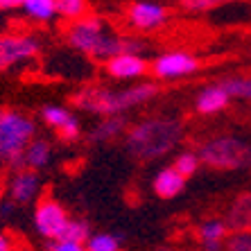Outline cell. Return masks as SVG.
<instances>
[{"instance_id":"obj_14","label":"cell","mask_w":251,"mask_h":251,"mask_svg":"<svg viewBox=\"0 0 251 251\" xmlns=\"http://www.w3.org/2000/svg\"><path fill=\"white\" fill-rule=\"evenodd\" d=\"M52 158V147L48 140H41L36 138L32 140L23 152V168H29V170H43Z\"/></svg>"},{"instance_id":"obj_13","label":"cell","mask_w":251,"mask_h":251,"mask_svg":"<svg viewBox=\"0 0 251 251\" xmlns=\"http://www.w3.org/2000/svg\"><path fill=\"white\" fill-rule=\"evenodd\" d=\"M152 188L161 199H172V197L183 193V188H186V176H183L175 165H172V168H163L156 176H154Z\"/></svg>"},{"instance_id":"obj_23","label":"cell","mask_w":251,"mask_h":251,"mask_svg":"<svg viewBox=\"0 0 251 251\" xmlns=\"http://www.w3.org/2000/svg\"><path fill=\"white\" fill-rule=\"evenodd\" d=\"M176 2H179V5H181L186 12L201 14V12L217 9V7H226V5H231L233 0H176Z\"/></svg>"},{"instance_id":"obj_33","label":"cell","mask_w":251,"mask_h":251,"mask_svg":"<svg viewBox=\"0 0 251 251\" xmlns=\"http://www.w3.org/2000/svg\"><path fill=\"white\" fill-rule=\"evenodd\" d=\"M249 251H251V249H249Z\"/></svg>"},{"instance_id":"obj_6","label":"cell","mask_w":251,"mask_h":251,"mask_svg":"<svg viewBox=\"0 0 251 251\" xmlns=\"http://www.w3.org/2000/svg\"><path fill=\"white\" fill-rule=\"evenodd\" d=\"M199 70V59L186 50H170V52L158 54L152 61V73L158 79L172 82V79H183Z\"/></svg>"},{"instance_id":"obj_22","label":"cell","mask_w":251,"mask_h":251,"mask_svg":"<svg viewBox=\"0 0 251 251\" xmlns=\"http://www.w3.org/2000/svg\"><path fill=\"white\" fill-rule=\"evenodd\" d=\"M88 235H91V228H88V224L84 222V220H70L66 222V226L61 228V233H59V238L61 240H75V242H86Z\"/></svg>"},{"instance_id":"obj_12","label":"cell","mask_w":251,"mask_h":251,"mask_svg":"<svg viewBox=\"0 0 251 251\" xmlns=\"http://www.w3.org/2000/svg\"><path fill=\"white\" fill-rule=\"evenodd\" d=\"M228 102H231V95H228V91L220 82V84H210V86L199 91L197 100H195V109L201 116H215V113L226 109Z\"/></svg>"},{"instance_id":"obj_25","label":"cell","mask_w":251,"mask_h":251,"mask_svg":"<svg viewBox=\"0 0 251 251\" xmlns=\"http://www.w3.org/2000/svg\"><path fill=\"white\" fill-rule=\"evenodd\" d=\"M199 163H201V161H199V154H195V152H181L179 156L175 158V163H172V165H175V168L188 179V176H193L195 172L199 170Z\"/></svg>"},{"instance_id":"obj_19","label":"cell","mask_w":251,"mask_h":251,"mask_svg":"<svg viewBox=\"0 0 251 251\" xmlns=\"http://www.w3.org/2000/svg\"><path fill=\"white\" fill-rule=\"evenodd\" d=\"M222 86L228 91V95L235 100H247L251 102V75H235L224 79Z\"/></svg>"},{"instance_id":"obj_27","label":"cell","mask_w":251,"mask_h":251,"mask_svg":"<svg viewBox=\"0 0 251 251\" xmlns=\"http://www.w3.org/2000/svg\"><path fill=\"white\" fill-rule=\"evenodd\" d=\"M57 131H59V136H61L64 140L73 143V140H77V138H79V134H82V125H79V120H77L75 116H70L68 120H66V123L57 129Z\"/></svg>"},{"instance_id":"obj_18","label":"cell","mask_w":251,"mask_h":251,"mask_svg":"<svg viewBox=\"0 0 251 251\" xmlns=\"http://www.w3.org/2000/svg\"><path fill=\"white\" fill-rule=\"evenodd\" d=\"M54 9H57V16L66 21H77L88 14V2L86 0H54Z\"/></svg>"},{"instance_id":"obj_10","label":"cell","mask_w":251,"mask_h":251,"mask_svg":"<svg viewBox=\"0 0 251 251\" xmlns=\"http://www.w3.org/2000/svg\"><path fill=\"white\" fill-rule=\"evenodd\" d=\"M150 64L140 52H120L116 57H109L104 61V73L118 82H131V79H140L147 73Z\"/></svg>"},{"instance_id":"obj_5","label":"cell","mask_w":251,"mask_h":251,"mask_svg":"<svg viewBox=\"0 0 251 251\" xmlns=\"http://www.w3.org/2000/svg\"><path fill=\"white\" fill-rule=\"evenodd\" d=\"M199 161L215 170H240L251 163V150L242 138L217 136L201 145Z\"/></svg>"},{"instance_id":"obj_8","label":"cell","mask_w":251,"mask_h":251,"mask_svg":"<svg viewBox=\"0 0 251 251\" xmlns=\"http://www.w3.org/2000/svg\"><path fill=\"white\" fill-rule=\"evenodd\" d=\"M170 21V9L165 5H158L152 0H138L131 2L127 9V23L140 32H152L163 27Z\"/></svg>"},{"instance_id":"obj_17","label":"cell","mask_w":251,"mask_h":251,"mask_svg":"<svg viewBox=\"0 0 251 251\" xmlns=\"http://www.w3.org/2000/svg\"><path fill=\"white\" fill-rule=\"evenodd\" d=\"M21 9L25 12V16H29L36 23H48L57 16L54 9V0H23Z\"/></svg>"},{"instance_id":"obj_2","label":"cell","mask_w":251,"mask_h":251,"mask_svg":"<svg viewBox=\"0 0 251 251\" xmlns=\"http://www.w3.org/2000/svg\"><path fill=\"white\" fill-rule=\"evenodd\" d=\"M158 95V86L154 82H138L134 86H127L123 91H113L104 86L82 88L73 98V104L82 111H91L98 116H113V113L127 111L154 100Z\"/></svg>"},{"instance_id":"obj_9","label":"cell","mask_w":251,"mask_h":251,"mask_svg":"<svg viewBox=\"0 0 251 251\" xmlns=\"http://www.w3.org/2000/svg\"><path fill=\"white\" fill-rule=\"evenodd\" d=\"M68 222V213L66 208L59 201L54 199H41L36 204V210H34V228L36 233L43 235L48 240H54L59 238L61 228L66 226Z\"/></svg>"},{"instance_id":"obj_26","label":"cell","mask_w":251,"mask_h":251,"mask_svg":"<svg viewBox=\"0 0 251 251\" xmlns=\"http://www.w3.org/2000/svg\"><path fill=\"white\" fill-rule=\"evenodd\" d=\"M228 251H249L251 249V231L249 228H238L226 238Z\"/></svg>"},{"instance_id":"obj_20","label":"cell","mask_w":251,"mask_h":251,"mask_svg":"<svg viewBox=\"0 0 251 251\" xmlns=\"http://www.w3.org/2000/svg\"><path fill=\"white\" fill-rule=\"evenodd\" d=\"M226 233H228V226L222 220H208V222H204L199 226V240L201 242H224Z\"/></svg>"},{"instance_id":"obj_7","label":"cell","mask_w":251,"mask_h":251,"mask_svg":"<svg viewBox=\"0 0 251 251\" xmlns=\"http://www.w3.org/2000/svg\"><path fill=\"white\" fill-rule=\"evenodd\" d=\"M41 50L39 39L32 34H5L0 36V70L34 59Z\"/></svg>"},{"instance_id":"obj_15","label":"cell","mask_w":251,"mask_h":251,"mask_svg":"<svg viewBox=\"0 0 251 251\" xmlns=\"http://www.w3.org/2000/svg\"><path fill=\"white\" fill-rule=\"evenodd\" d=\"M127 123H125V118L120 113H113V116H104V120L93 129V134H91V140L93 143H109V140L118 138V136L125 131Z\"/></svg>"},{"instance_id":"obj_21","label":"cell","mask_w":251,"mask_h":251,"mask_svg":"<svg viewBox=\"0 0 251 251\" xmlns=\"http://www.w3.org/2000/svg\"><path fill=\"white\" fill-rule=\"evenodd\" d=\"M84 245H86V251H120V240L113 233L88 235V240Z\"/></svg>"},{"instance_id":"obj_29","label":"cell","mask_w":251,"mask_h":251,"mask_svg":"<svg viewBox=\"0 0 251 251\" xmlns=\"http://www.w3.org/2000/svg\"><path fill=\"white\" fill-rule=\"evenodd\" d=\"M23 0H0V12H9V9H21Z\"/></svg>"},{"instance_id":"obj_30","label":"cell","mask_w":251,"mask_h":251,"mask_svg":"<svg viewBox=\"0 0 251 251\" xmlns=\"http://www.w3.org/2000/svg\"><path fill=\"white\" fill-rule=\"evenodd\" d=\"M14 208H16V204H14L12 199H5V201H0V215L9 217L14 213Z\"/></svg>"},{"instance_id":"obj_28","label":"cell","mask_w":251,"mask_h":251,"mask_svg":"<svg viewBox=\"0 0 251 251\" xmlns=\"http://www.w3.org/2000/svg\"><path fill=\"white\" fill-rule=\"evenodd\" d=\"M48 251H86V245H84V242H75V240L54 238L52 242L48 245Z\"/></svg>"},{"instance_id":"obj_4","label":"cell","mask_w":251,"mask_h":251,"mask_svg":"<svg viewBox=\"0 0 251 251\" xmlns=\"http://www.w3.org/2000/svg\"><path fill=\"white\" fill-rule=\"evenodd\" d=\"M34 120L18 111H0V163L23 168L25 147L34 140Z\"/></svg>"},{"instance_id":"obj_31","label":"cell","mask_w":251,"mask_h":251,"mask_svg":"<svg viewBox=\"0 0 251 251\" xmlns=\"http://www.w3.org/2000/svg\"><path fill=\"white\" fill-rule=\"evenodd\" d=\"M0 251H14V245H12V240L7 238L5 233H0Z\"/></svg>"},{"instance_id":"obj_32","label":"cell","mask_w":251,"mask_h":251,"mask_svg":"<svg viewBox=\"0 0 251 251\" xmlns=\"http://www.w3.org/2000/svg\"><path fill=\"white\" fill-rule=\"evenodd\" d=\"M224 242H201V249L204 251H222Z\"/></svg>"},{"instance_id":"obj_16","label":"cell","mask_w":251,"mask_h":251,"mask_svg":"<svg viewBox=\"0 0 251 251\" xmlns=\"http://www.w3.org/2000/svg\"><path fill=\"white\" fill-rule=\"evenodd\" d=\"M226 226L233 228V231L251 226V195H242V197L235 199V204L228 210Z\"/></svg>"},{"instance_id":"obj_11","label":"cell","mask_w":251,"mask_h":251,"mask_svg":"<svg viewBox=\"0 0 251 251\" xmlns=\"http://www.w3.org/2000/svg\"><path fill=\"white\" fill-rule=\"evenodd\" d=\"M39 195H41V179L36 175V170L21 168L9 181V199L16 206H25L36 201Z\"/></svg>"},{"instance_id":"obj_3","label":"cell","mask_w":251,"mask_h":251,"mask_svg":"<svg viewBox=\"0 0 251 251\" xmlns=\"http://www.w3.org/2000/svg\"><path fill=\"white\" fill-rule=\"evenodd\" d=\"M183 138V125L176 118H147L127 134V150L140 161H154L172 152Z\"/></svg>"},{"instance_id":"obj_24","label":"cell","mask_w":251,"mask_h":251,"mask_svg":"<svg viewBox=\"0 0 251 251\" xmlns=\"http://www.w3.org/2000/svg\"><path fill=\"white\" fill-rule=\"evenodd\" d=\"M70 116H73V113H70L68 109H64V106H59V104H48V106H43V111H41L43 123L50 125V127H54V129L61 127Z\"/></svg>"},{"instance_id":"obj_1","label":"cell","mask_w":251,"mask_h":251,"mask_svg":"<svg viewBox=\"0 0 251 251\" xmlns=\"http://www.w3.org/2000/svg\"><path fill=\"white\" fill-rule=\"evenodd\" d=\"M66 39L77 52L88 54L100 61H106L109 57H116L120 52H140L143 43L129 39V36L116 34L111 27H106L104 21L98 16H82L77 21H70V27L66 32Z\"/></svg>"}]
</instances>
